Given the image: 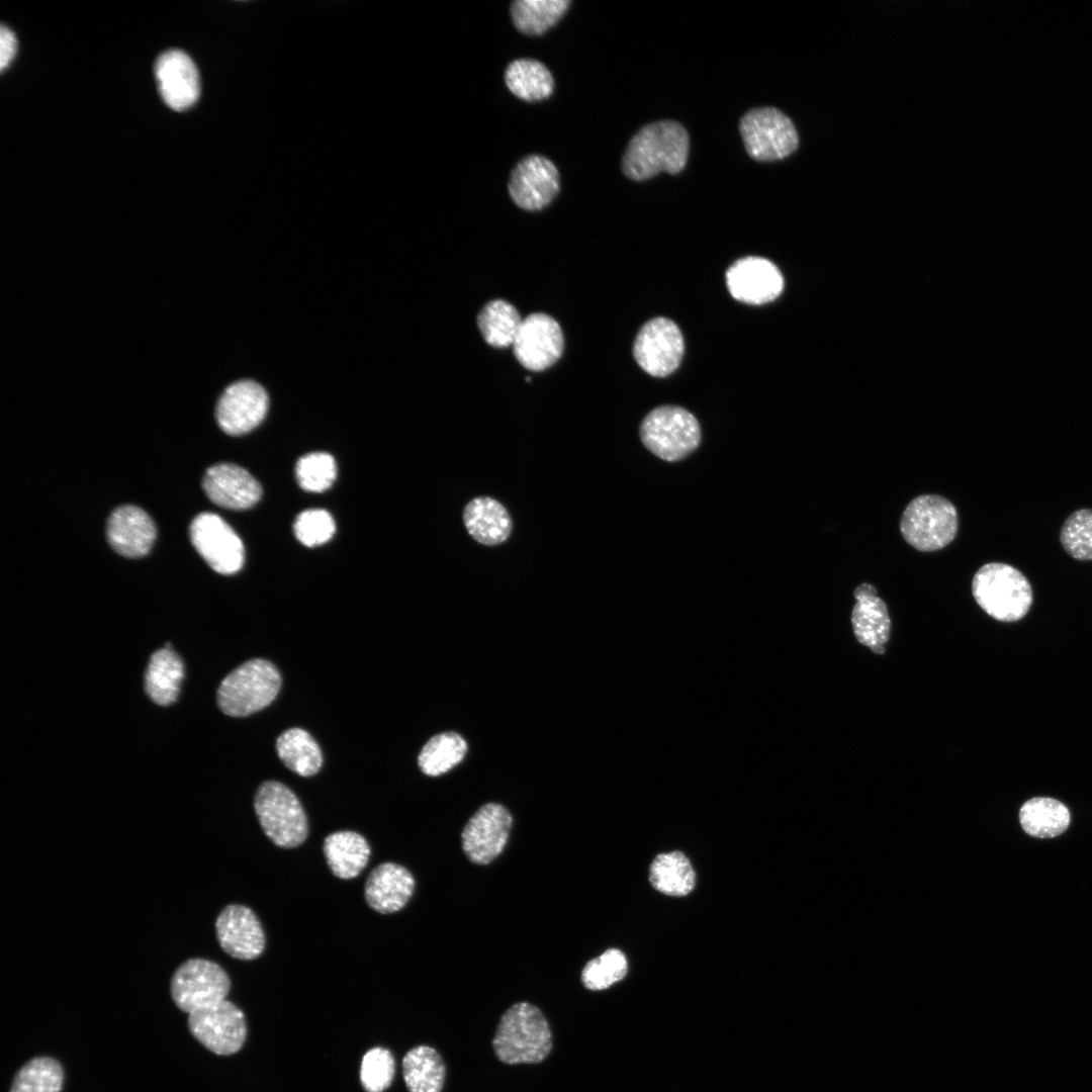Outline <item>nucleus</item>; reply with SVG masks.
I'll list each match as a JSON object with an SVG mask.
<instances>
[{
    "instance_id": "obj_1",
    "label": "nucleus",
    "mask_w": 1092,
    "mask_h": 1092,
    "mask_svg": "<svg viewBox=\"0 0 1092 1092\" xmlns=\"http://www.w3.org/2000/svg\"><path fill=\"white\" fill-rule=\"evenodd\" d=\"M690 138L675 120H658L642 126L629 141L622 171L634 181L650 179L660 172L677 174L689 158Z\"/></svg>"
},
{
    "instance_id": "obj_2",
    "label": "nucleus",
    "mask_w": 1092,
    "mask_h": 1092,
    "mask_svg": "<svg viewBox=\"0 0 1092 1092\" xmlns=\"http://www.w3.org/2000/svg\"><path fill=\"white\" fill-rule=\"evenodd\" d=\"M492 1046L505 1064L540 1063L552 1048L548 1021L538 1007L527 1002L516 1003L502 1016Z\"/></svg>"
},
{
    "instance_id": "obj_3",
    "label": "nucleus",
    "mask_w": 1092,
    "mask_h": 1092,
    "mask_svg": "<svg viewBox=\"0 0 1092 1092\" xmlns=\"http://www.w3.org/2000/svg\"><path fill=\"white\" fill-rule=\"evenodd\" d=\"M972 593L979 607L1001 622L1018 621L1032 604V588L1027 578L1002 562L981 566L973 577Z\"/></svg>"
},
{
    "instance_id": "obj_4",
    "label": "nucleus",
    "mask_w": 1092,
    "mask_h": 1092,
    "mask_svg": "<svg viewBox=\"0 0 1092 1092\" xmlns=\"http://www.w3.org/2000/svg\"><path fill=\"white\" fill-rule=\"evenodd\" d=\"M281 675L262 658L248 660L228 674L217 690V704L228 716L245 717L267 707L276 698Z\"/></svg>"
},
{
    "instance_id": "obj_5",
    "label": "nucleus",
    "mask_w": 1092,
    "mask_h": 1092,
    "mask_svg": "<svg viewBox=\"0 0 1092 1092\" xmlns=\"http://www.w3.org/2000/svg\"><path fill=\"white\" fill-rule=\"evenodd\" d=\"M643 445L658 458L673 462L693 453L700 445L702 434L697 419L676 405L652 410L640 425Z\"/></svg>"
},
{
    "instance_id": "obj_6",
    "label": "nucleus",
    "mask_w": 1092,
    "mask_h": 1092,
    "mask_svg": "<svg viewBox=\"0 0 1092 1092\" xmlns=\"http://www.w3.org/2000/svg\"><path fill=\"white\" fill-rule=\"evenodd\" d=\"M254 808L264 833L277 846L292 848L305 840L306 815L297 797L285 785L275 781L263 783L255 795Z\"/></svg>"
},
{
    "instance_id": "obj_7",
    "label": "nucleus",
    "mask_w": 1092,
    "mask_h": 1092,
    "mask_svg": "<svg viewBox=\"0 0 1092 1092\" xmlns=\"http://www.w3.org/2000/svg\"><path fill=\"white\" fill-rule=\"evenodd\" d=\"M959 519L951 502L938 494L912 499L900 520L905 541L922 552L939 550L956 537Z\"/></svg>"
},
{
    "instance_id": "obj_8",
    "label": "nucleus",
    "mask_w": 1092,
    "mask_h": 1092,
    "mask_svg": "<svg viewBox=\"0 0 1092 1092\" xmlns=\"http://www.w3.org/2000/svg\"><path fill=\"white\" fill-rule=\"evenodd\" d=\"M739 131L747 154L758 162L787 158L799 146L793 121L776 107H755L743 114Z\"/></svg>"
},
{
    "instance_id": "obj_9",
    "label": "nucleus",
    "mask_w": 1092,
    "mask_h": 1092,
    "mask_svg": "<svg viewBox=\"0 0 1092 1092\" xmlns=\"http://www.w3.org/2000/svg\"><path fill=\"white\" fill-rule=\"evenodd\" d=\"M230 988L226 972L216 963L200 958L180 965L170 983L175 1005L187 1013L225 1000Z\"/></svg>"
},
{
    "instance_id": "obj_10",
    "label": "nucleus",
    "mask_w": 1092,
    "mask_h": 1092,
    "mask_svg": "<svg viewBox=\"0 0 1092 1092\" xmlns=\"http://www.w3.org/2000/svg\"><path fill=\"white\" fill-rule=\"evenodd\" d=\"M188 1027L203 1046L219 1056L237 1053L247 1036L244 1012L228 1000L189 1013Z\"/></svg>"
},
{
    "instance_id": "obj_11",
    "label": "nucleus",
    "mask_w": 1092,
    "mask_h": 1092,
    "mask_svg": "<svg viewBox=\"0 0 1092 1092\" xmlns=\"http://www.w3.org/2000/svg\"><path fill=\"white\" fill-rule=\"evenodd\" d=\"M192 545L216 572L233 574L244 563V546L236 532L219 516L201 513L189 527Z\"/></svg>"
},
{
    "instance_id": "obj_12",
    "label": "nucleus",
    "mask_w": 1092,
    "mask_h": 1092,
    "mask_svg": "<svg viewBox=\"0 0 1092 1092\" xmlns=\"http://www.w3.org/2000/svg\"><path fill=\"white\" fill-rule=\"evenodd\" d=\"M684 349V338L678 327L669 318L659 316L640 329L634 341L633 354L645 372L663 377L677 368Z\"/></svg>"
},
{
    "instance_id": "obj_13",
    "label": "nucleus",
    "mask_w": 1092,
    "mask_h": 1092,
    "mask_svg": "<svg viewBox=\"0 0 1092 1092\" xmlns=\"http://www.w3.org/2000/svg\"><path fill=\"white\" fill-rule=\"evenodd\" d=\"M513 824L508 809L498 803L482 805L461 833L462 849L475 864H487L504 850Z\"/></svg>"
},
{
    "instance_id": "obj_14",
    "label": "nucleus",
    "mask_w": 1092,
    "mask_h": 1092,
    "mask_svg": "<svg viewBox=\"0 0 1092 1092\" xmlns=\"http://www.w3.org/2000/svg\"><path fill=\"white\" fill-rule=\"evenodd\" d=\"M519 363L528 370L542 371L562 355L564 338L559 324L550 315L537 312L523 318L513 344Z\"/></svg>"
},
{
    "instance_id": "obj_15",
    "label": "nucleus",
    "mask_w": 1092,
    "mask_h": 1092,
    "mask_svg": "<svg viewBox=\"0 0 1092 1092\" xmlns=\"http://www.w3.org/2000/svg\"><path fill=\"white\" fill-rule=\"evenodd\" d=\"M559 186V173L555 165L543 156L531 155L513 168L508 189L517 206L535 211L553 200Z\"/></svg>"
},
{
    "instance_id": "obj_16",
    "label": "nucleus",
    "mask_w": 1092,
    "mask_h": 1092,
    "mask_svg": "<svg viewBox=\"0 0 1092 1092\" xmlns=\"http://www.w3.org/2000/svg\"><path fill=\"white\" fill-rule=\"evenodd\" d=\"M730 294L747 304H763L776 299L784 288L779 268L761 257H744L735 261L726 272Z\"/></svg>"
},
{
    "instance_id": "obj_17",
    "label": "nucleus",
    "mask_w": 1092,
    "mask_h": 1092,
    "mask_svg": "<svg viewBox=\"0 0 1092 1092\" xmlns=\"http://www.w3.org/2000/svg\"><path fill=\"white\" fill-rule=\"evenodd\" d=\"M268 410V396L264 388L251 380L230 385L218 399L215 417L220 429L229 435L238 436L257 427Z\"/></svg>"
},
{
    "instance_id": "obj_18",
    "label": "nucleus",
    "mask_w": 1092,
    "mask_h": 1092,
    "mask_svg": "<svg viewBox=\"0 0 1092 1092\" xmlns=\"http://www.w3.org/2000/svg\"><path fill=\"white\" fill-rule=\"evenodd\" d=\"M215 931L222 950L235 959L254 960L264 950L263 927L256 914L246 906H225L216 918Z\"/></svg>"
},
{
    "instance_id": "obj_19",
    "label": "nucleus",
    "mask_w": 1092,
    "mask_h": 1092,
    "mask_svg": "<svg viewBox=\"0 0 1092 1092\" xmlns=\"http://www.w3.org/2000/svg\"><path fill=\"white\" fill-rule=\"evenodd\" d=\"M155 75L161 97L173 110L183 111L198 99V71L185 53L171 50L162 54L156 62Z\"/></svg>"
},
{
    "instance_id": "obj_20",
    "label": "nucleus",
    "mask_w": 1092,
    "mask_h": 1092,
    "mask_svg": "<svg viewBox=\"0 0 1092 1092\" xmlns=\"http://www.w3.org/2000/svg\"><path fill=\"white\" fill-rule=\"evenodd\" d=\"M202 487L213 504L230 510L251 508L262 494L259 482L244 468L231 463L208 468Z\"/></svg>"
},
{
    "instance_id": "obj_21",
    "label": "nucleus",
    "mask_w": 1092,
    "mask_h": 1092,
    "mask_svg": "<svg viewBox=\"0 0 1092 1092\" xmlns=\"http://www.w3.org/2000/svg\"><path fill=\"white\" fill-rule=\"evenodd\" d=\"M107 539L120 555L139 558L149 553L156 538L151 517L135 506L115 509L107 522Z\"/></svg>"
},
{
    "instance_id": "obj_22",
    "label": "nucleus",
    "mask_w": 1092,
    "mask_h": 1092,
    "mask_svg": "<svg viewBox=\"0 0 1092 1092\" xmlns=\"http://www.w3.org/2000/svg\"><path fill=\"white\" fill-rule=\"evenodd\" d=\"M853 595L856 601L851 612L853 634L860 644L876 654H883L891 629L887 605L878 597L876 587L868 582L859 584Z\"/></svg>"
},
{
    "instance_id": "obj_23",
    "label": "nucleus",
    "mask_w": 1092,
    "mask_h": 1092,
    "mask_svg": "<svg viewBox=\"0 0 1092 1092\" xmlns=\"http://www.w3.org/2000/svg\"><path fill=\"white\" fill-rule=\"evenodd\" d=\"M415 889V879L404 867L394 862L378 864L365 883V900L376 912L394 913L408 902Z\"/></svg>"
},
{
    "instance_id": "obj_24",
    "label": "nucleus",
    "mask_w": 1092,
    "mask_h": 1092,
    "mask_svg": "<svg viewBox=\"0 0 1092 1092\" xmlns=\"http://www.w3.org/2000/svg\"><path fill=\"white\" fill-rule=\"evenodd\" d=\"M462 517L468 534L485 546L504 543L513 530V522L507 509L489 496H477L468 502Z\"/></svg>"
},
{
    "instance_id": "obj_25",
    "label": "nucleus",
    "mask_w": 1092,
    "mask_h": 1092,
    "mask_svg": "<svg viewBox=\"0 0 1092 1092\" xmlns=\"http://www.w3.org/2000/svg\"><path fill=\"white\" fill-rule=\"evenodd\" d=\"M324 854L332 873L344 880L357 877L366 867L370 846L366 839L354 831H337L324 840Z\"/></svg>"
},
{
    "instance_id": "obj_26",
    "label": "nucleus",
    "mask_w": 1092,
    "mask_h": 1092,
    "mask_svg": "<svg viewBox=\"0 0 1092 1092\" xmlns=\"http://www.w3.org/2000/svg\"><path fill=\"white\" fill-rule=\"evenodd\" d=\"M183 677L184 665L181 658L169 647H165L150 658L145 674V690L153 702L160 706H169L177 700Z\"/></svg>"
},
{
    "instance_id": "obj_27",
    "label": "nucleus",
    "mask_w": 1092,
    "mask_h": 1092,
    "mask_svg": "<svg viewBox=\"0 0 1092 1092\" xmlns=\"http://www.w3.org/2000/svg\"><path fill=\"white\" fill-rule=\"evenodd\" d=\"M1071 820L1069 809L1060 801L1035 797L1020 808L1019 821L1022 829L1036 838H1053L1062 834Z\"/></svg>"
},
{
    "instance_id": "obj_28",
    "label": "nucleus",
    "mask_w": 1092,
    "mask_h": 1092,
    "mask_svg": "<svg viewBox=\"0 0 1092 1092\" xmlns=\"http://www.w3.org/2000/svg\"><path fill=\"white\" fill-rule=\"evenodd\" d=\"M402 1073L410 1092H441L446 1069L442 1057L435 1049L418 1045L405 1054Z\"/></svg>"
},
{
    "instance_id": "obj_29",
    "label": "nucleus",
    "mask_w": 1092,
    "mask_h": 1092,
    "mask_svg": "<svg viewBox=\"0 0 1092 1092\" xmlns=\"http://www.w3.org/2000/svg\"><path fill=\"white\" fill-rule=\"evenodd\" d=\"M505 82L515 96L529 102L548 98L554 89L550 71L533 59H518L510 63L505 71Z\"/></svg>"
},
{
    "instance_id": "obj_30",
    "label": "nucleus",
    "mask_w": 1092,
    "mask_h": 1092,
    "mask_svg": "<svg viewBox=\"0 0 1092 1092\" xmlns=\"http://www.w3.org/2000/svg\"><path fill=\"white\" fill-rule=\"evenodd\" d=\"M276 750L281 761L301 777L315 775L323 763L318 744L301 728L294 727L281 733L276 740Z\"/></svg>"
},
{
    "instance_id": "obj_31",
    "label": "nucleus",
    "mask_w": 1092,
    "mask_h": 1092,
    "mask_svg": "<svg viewBox=\"0 0 1092 1092\" xmlns=\"http://www.w3.org/2000/svg\"><path fill=\"white\" fill-rule=\"evenodd\" d=\"M649 881L658 892L681 897L692 892L696 876L688 857L675 850L655 856L650 864Z\"/></svg>"
},
{
    "instance_id": "obj_32",
    "label": "nucleus",
    "mask_w": 1092,
    "mask_h": 1092,
    "mask_svg": "<svg viewBox=\"0 0 1092 1092\" xmlns=\"http://www.w3.org/2000/svg\"><path fill=\"white\" fill-rule=\"evenodd\" d=\"M522 322L516 307L503 299L489 301L477 316L483 339L495 348L513 346Z\"/></svg>"
},
{
    "instance_id": "obj_33",
    "label": "nucleus",
    "mask_w": 1092,
    "mask_h": 1092,
    "mask_svg": "<svg viewBox=\"0 0 1092 1092\" xmlns=\"http://www.w3.org/2000/svg\"><path fill=\"white\" fill-rule=\"evenodd\" d=\"M569 0H517L511 5L512 20L516 28L528 35H539L567 11Z\"/></svg>"
},
{
    "instance_id": "obj_34",
    "label": "nucleus",
    "mask_w": 1092,
    "mask_h": 1092,
    "mask_svg": "<svg viewBox=\"0 0 1092 1092\" xmlns=\"http://www.w3.org/2000/svg\"><path fill=\"white\" fill-rule=\"evenodd\" d=\"M467 751L464 738L455 732H443L433 736L422 748L418 763L430 777L445 774L458 764Z\"/></svg>"
},
{
    "instance_id": "obj_35",
    "label": "nucleus",
    "mask_w": 1092,
    "mask_h": 1092,
    "mask_svg": "<svg viewBox=\"0 0 1092 1092\" xmlns=\"http://www.w3.org/2000/svg\"><path fill=\"white\" fill-rule=\"evenodd\" d=\"M64 1082L62 1065L49 1057H36L15 1074L10 1092H61Z\"/></svg>"
},
{
    "instance_id": "obj_36",
    "label": "nucleus",
    "mask_w": 1092,
    "mask_h": 1092,
    "mask_svg": "<svg viewBox=\"0 0 1092 1092\" xmlns=\"http://www.w3.org/2000/svg\"><path fill=\"white\" fill-rule=\"evenodd\" d=\"M627 971L628 964L625 954L617 948H610L584 966L581 982L586 989L600 991L621 981Z\"/></svg>"
},
{
    "instance_id": "obj_37",
    "label": "nucleus",
    "mask_w": 1092,
    "mask_h": 1092,
    "mask_svg": "<svg viewBox=\"0 0 1092 1092\" xmlns=\"http://www.w3.org/2000/svg\"><path fill=\"white\" fill-rule=\"evenodd\" d=\"M1060 542L1077 560H1092V509L1073 512L1063 523Z\"/></svg>"
},
{
    "instance_id": "obj_38",
    "label": "nucleus",
    "mask_w": 1092,
    "mask_h": 1092,
    "mask_svg": "<svg viewBox=\"0 0 1092 1092\" xmlns=\"http://www.w3.org/2000/svg\"><path fill=\"white\" fill-rule=\"evenodd\" d=\"M295 474L299 485L304 490L321 492L333 484L337 467L333 456L324 452H314L297 461Z\"/></svg>"
},
{
    "instance_id": "obj_39",
    "label": "nucleus",
    "mask_w": 1092,
    "mask_h": 1092,
    "mask_svg": "<svg viewBox=\"0 0 1092 1092\" xmlns=\"http://www.w3.org/2000/svg\"><path fill=\"white\" fill-rule=\"evenodd\" d=\"M395 1063L391 1053L383 1048H373L363 1057L360 1080L367 1092H383L392 1083Z\"/></svg>"
},
{
    "instance_id": "obj_40",
    "label": "nucleus",
    "mask_w": 1092,
    "mask_h": 1092,
    "mask_svg": "<svg viewBox=\"0 0 1092 1092\" xmlns=\"http://www.w3.org/2000/svg\"><path fill=\"white\" fill-rule=\"evenodd\" d=\"M335 522L325 510H307L296 518L293 530L305 546L313 547L329 541L335 532Z\"/></svg>"
},
{
    "instance_id": "obj_41",
    "label": "nucleus",
    "mask_w": 1092,
    "mask_h": 1092,
    "mask_svg": "<svg viewBox=\"0 0 1092 1092\" xmlns=\"http://www.w3.org/2000/svg\"><path fill=\"white\" fill-rule=\"evenodd\" d=\"M17 49V40L13 31L5 25L0 29V69L4 71L13 60Z\"/></svg>"
}]
</instances>
